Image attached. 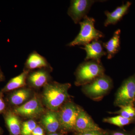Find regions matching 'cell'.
Masks as SVG:
<instances>
[{
  "label": "cell",
  "instance_id": "cell-1",
  "mask_svg": "<svg viewBox=\"0 0 135 135\" xmlns=\"http://www.w3.org/2000/svg\"><path fill=\"white\" fill-rule=\"evenodd\" d=\"M71 87L69 83H47L44 86L42 93L44 103L51 110L57 111L70 98L68 90Z\"/></svg>",
  "mask_w": 135,
  "mask_h": 135
},
{
  "label": "cell",
  "instance_id": "cell-2",
  "mask_svg": "<svg viewBox=\"0 0 135 135\" xmlns=\"http://www.w3.org/2000/svg\"><path fill=\"white\" fill-rule=\"evenodd\" d=\"M105 69L101 62L93 60L85 61L80 64L75 73V84L82 86L90 83L104 75Z\"/></svg>",
  "mask_w": 135,
  "mask_h": 135
},
{
  "label": "cell",
  "instance_id": "cell-3",
  "mask_svg": "<svg viewBox=\"0 0 135 135\" xmlns=\"http://www.w3.org/2000/svg\"><path fill=\"white\" fill-rule=\"evenodd\" d=\"M95 22L94 18L88 16L85 17L79 23L80 26L79 33L74 40L66 46L70 47L84 46L93 41L104 38V34L95 27Z\"/></svg>",
  "mask_w": 135,
  "mask_h": 135
},
{
  "label": "cell",
  "instance_id": "cell-4",
  "mask_svg": "<svg viewBox=\"0 0 135 135\" xmlns=\"http://www.w3.org/2000/svg\"><path fill=\"white\" fill-rule=\"evenodd\" d=\"M113 83L112 78L105 74L90 83L82 86L83 94L94 101H99L112 89Z\"/></svg>",
  "mask_w": 135,
  "mask_h": 135
},
{
  "label": "cell",
  "instance_id": "cell-5",
  "mask_svg": "<svg viewBox=\"0 0 135 135\" xmlns=\"http://www.w3.org/2000/svg\"><path fill=\"white\" fill-rule=\"evenodd\" d=\"M135 101V75L124 80L115 94L114 106L120 107Z\"/></svg>",
  "mask_w": 135,
  "mask_h": 135
},
{
  "label": "cell",
  "instance_id": "cell-6",
  "mask_svg": "<svg viewBox=\"0 0 135 135\" xmlns=\"http://www.w3.org/2000/svg\"><path fill=\"white\" fill-rule=\"evenodd\" d=\"M81 107L71 101L64 104L58 112L60 127L66 131H74Z\"/></svg>",
  "mask_w": 135,
  "mask_h": 135
},
{
  "label": "cell",
  "instance_id": "cell-7",
  "mask_svg": "<svg viewBox=\"0 0 135 135\" xmlns=\"http://www.w3.org/2000/svg\"><path fill=\"white\" fill-rule=\"evenodd\" d=\"M94 0H72L70 2L67 14L75 24L79 23L89 12L92 5L96 2Z\"/></svg>",
  "mask_w": 135,
  "mask_h": 135
},
{
  "label": "cell",
  "instance_id": "cell-8",
  "mask_svg": "<svg viewBox=\"0 0 135 135\" xmlns=\"http://www.w3.org/2000/svg\"><path fill=\"white\" fill-rule=\"evenodd\" d=\"M11 109L18 116L29 118H36L41 115L44 110L40 101L36 97L20 106Z\"/></svg>",
  "mask_w": 135,
  "mask_h": 135
},
{
  "label": "cell",
  "instance_id": "cell-9",
  "mask_svg": "<svg viewBox=\"0 0 135 135\" xmlns=\"http://www.w3.org/2000/svg\"><path fill=\"white\" fill-rule=\"evenodd\" d=\"M102 129L84 109L81 107L75 123L74 131L83 133Z\"/></svg>",
  "mask_w": 135,
  "mask_h": 135
},
{
  "label": "cell",
  "instance_id": "cell-10",
  "mask_svg": "<svg viewBox=\"0 0 135 135\" xmlns=\"http://www.w3.org/2000/svg\"><path fill=\"white\" fill-rule=\"evenodd\" d=\"M103 43L101 40H96L86 44L83 47H81L86 52L84 60H93L101 62V57L107 55L106 51L104 50Z\"/></svg>",
  "mask_w": 135,
  "mask_h": 135
},
{
  "label": "cell",
  "instance_id": "cell-11",
  "mask_svg": "<svg viewBox=\"0 0 135 135\" xmlns=\"http://www.w3.org/2000/svg\"><path fill=\"white\" fill-rule=\"evenodd\" d=\"M48 68H42L29 72L27 79L29 84L34 88H39L48 83L50 76L47 70Z\"/></svg>",
  "mask_w": 135,
  "mask_h": 135
},
{
  "label": "cell",
  "instance_id": "cell-12",
  "mask_svg": "<svg viewBox=\"0 0 135 135\" xmlns=\"http://www.w3.org/2000/svg\"><path fill=\"white\" fill-rule=\"evenodd\" d=\"M25 71L44 68H50L46 59L35 51L29 54L25 63Z\"/></svg>",
  "mask_w": 135,
  "mask_h": 135
},
{
  "label": "cell",
  "instance_id": "cell-13",
  "mask_svg": "<svg viewBox=\"0 0 135 135\" xmlns=\"http://www.w3.org/2000/svg\"><path fill=\"white\" fill-rule=\"evenodd\" d=\"M132 3L130 2H127L116 8L113 11L110 12L108 11H105V15L107 18L104 23V26L107 27L111 25H115L120 21L127 12Z\"/></svg>",
  "mask_w": 135,
  "mask_h": 135
},
{
  "label": "cell",
  "instance_id": "cell-14",
  "mask_svg": "<svg viewBox=\"0 0 135 135\" xmlns=\"http://www.w3.org/2000/svg\"><path fill=\"white\" fill-rule=\"evenodd\" d=\"M31 89L25 88L14 90L8 95L7 101L10 105L20 106L29 100L31 96Z\"/></svg>",
  "mask_w": 135,
  "mask_h": 135
},
{
  "label": "cell",
  "instance_id": "cell-15",
  "mask_svg": "<svg viewBox=\"0 0 135 135\" xmlns=\"http://www.w3.org/2000/svg\"><path fill=\"white\" fill-rule=\"evenodd\" d=\"M5 124L11 135H19L21 133L20 121L18 115L11 109H8L3 113Z\"/></svg>",
  "mask_w": 135,
  "mask_h": 135
},
{
  "label": "cell",
  "instance_id": "cell-16",
  "mask_svg": "<svg viewBox=\"0 0 135 135\" xmlns=\"http://www.w3.org/2000/svg\"><path fill=\"white\" fill-rule=\"evenodd\" d=\"M120 29H118L114 32L112 37L108 41L103 42V47L106 50L107 59L113 58L120 49Z\"/></svg>",
  "mask_w": 135,
  "mask_h": 135
},
{
  "label": "cell",
  "instance_id": "cell-17",
  "mask_svg": "<svg viewBox=\"0 0 135 135\" xmlns=\"http://www.w3.org/2000/svg\"><path fill=\"white\" fill-rule=\"evenodd\" d=\"M41 122L48 132L56 133L60 127L58 113L56 111H49L42 118Z\"/></svg>",
  "mask_w": 135,
  "mask_h": 135
},
{
  "label": "cell",
  "instance_id": "cell-18",
  "mask_svg": "<svg viewBox=\"0 0 135 135\" xmlns=\"http://www.w3.org/2000/svg\"><path fill=\"white\" fill-rule=\"evenodd\" d=\"M29 73V71L24 70L19 75L11 79L1 91L4 93L23 88L26 85L27 79Z\"/></svg>",
  "mask_w": 135,
  "mask_h": 135
},
{
  "label": "cell",
  "instance_id": "cell-19",
  "mask_svg": "<svg viewBox=\"0 0 135 135\" xmlns=\"http://www.w3.org/2000/svg\"><path fill=\"white\" fill-rule=\"evenodd\" d=\"M103 122L109 123L117 126L120 128L123 127L134 122V120L127 119L118 115L113 117H107L104 118Z\"/></svg>",
  "mask_w": 135,
  "mask_h": 135
},
{
  "label": "cell",
  "instance_id": "cell-20",
  "mask_svg": "<svg viewBox=\"0 0 135 135\" xmlns=\"http://www.w3.org/2000/svg\"><path fill=\"white\" fill-rule=\"evenodd\" d=\"M119 110L109 112V113L116 114L130 119L135 120V107L134 104L121 107Z\"/></svg>",
  "mask_w": 135,
  "mask_h": 135
},
{
  "label": "cell",
  "instance_id": "cell-21",
  "mask_svg": "<svg viewBox=\"0 0 135 135\" xmlns=\"http://www.w3.org/2000/svg\"><path fill=\"white\" fill-rule=\"evenodd\" d=\"M36 122L33 120L26 121L22 125L21 133L22 135H31L34 129L36 127Z\"/></svg>",
  "mask_w": 135,
  "mask_h": 135
},
{
  "label": "cell",
  "instance_id": "cell-22",
  "mask_svg": "<svg viewBox=\"0 0 135 135\" xmlns=\"http://www.w3.org/2000/svg\"><path fill=\"white\" fill-rule=\"evenodd\" d=\"M75 135H109V131L101 130L92 131L85 133H79L75 132Z\"/></svg>",
  "mask_w": 135,
  "mask_h": 135
},
{
  "label": "cell",
  "instance_id": "cell-23",
  "mask_svg": "<svg viewBox=\"0 0 135 135\" xmlns=\"http://www.w3.org/2000/svg\"><path fill=\"white\" fill-rule=\"evenodd\" d=\"M3 93L0 91V114L4 113L8 110L7 104L3 99Z\"/></svg>",
  "mask_w": 135,
  "mask_h": 135
},
{
  "label": "cell",
  "instance_id": "cell-24",
  "mask_svg": "<svg viewBox=\"0 0 135 135\" xmlns=\"http://www.w3.org/2000/svg\"><path fill=\"white\" fill-rule=\"evenodd\" d=\"M109 135H133L132 134L123 130H113L109 131Z\"/></svg>",
  "mask_w": 135,
  "mask_h": 135
},
{
  "label": "cell",
  "instance_id": "cell-25",
  "mask_svg": "<svg viewBox=\"0 0 135 135\" xmlns=\"http://www.w3.org/2000/svg\"><path fill=\"white\" fill-rule=\"evenodd\" d=\"M31 135H44L43 129L39 126H36L33 131Z\"/></svg>",
  "mask_w": 135,
  "mask_h": 135
},
{
  "label": "cell",
  "instance_id": "cell-26",
  "mask_svg": "<svg viewBox=\"0 0 135 135\" xmlns=\"http://www.w3.org/2000/svg\"><path fill=\"white\" fill-rule=\"evenodd\" d=\"M5 80V75H4L3 73L2 70L1 69V66H0V83L4 81Z\"/></svg>",
  "mask_w": 135,
  "mask_h": 135
},
{
  "label": "cell",
  "instance_id": "cell-27",
  "mask_svg": "<svg viewBox=\"0 0 135 135\" xmlns=\"http://www.w3.org/2000/svg\"><path fill=\"white\" fill-rule=\"evenodd\" d=\"M49 135H60V134H58V133H51V134H50Z\"/></svg>",
  "mask_w": 135,
  "mask_h": 135
},
{
  "label": "cell",
  "instance_id": "cell-28",
  "mask_svg": "<svg viewBox=\"0 0 135 135\" xmlns=\"http://www.w3.org/2000/svg\"><path fill=\"white\" fill-rule=\"evenodd\" d=\"M2 134V130L1 128L0 127V135H1Z\"/></svg>",
  "mask_w": 135,
  "mask_h": 135
},
{
  "label": "cell",
  "instance_id": "cell-29",
  "mask_svg": "<svg viewBox=\"0 0 135 135\" xmlns=\"http://www.w3.org/2000/svg\"><path fill=\"white\" fill-rule=\"evenodd\" d=\"M132 134L133 135H135V129H134V131H133V133H132Z\"/></svg>",
  "mask_w": 135,
  "mask_h": 135
},
{
  "label": "cell",
  "instance_id": "cell-30",
  "mask_svg": "<svg viewBox=\"0 0 135 135\" xmlns=\"http://www.w3.org/2000/svg\"><path fill=\"white\" fill-rule=\"evenodd\" d=\"M134 107H135V101L134 102Z\"/></svg>",
  "mask_w": 135,
  "mask_h": 135
},
{
  "label": "cell",
  "instance_id": "cell-31",
  "mask_svg": "<svg viewBox=\"0 0 135 135\" xmlns=\"http://www.w3.org/2000/svg\"></svg>",
  "mask_w": 135,
  "mask_h": 135
}]
</instances>
